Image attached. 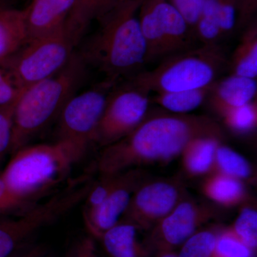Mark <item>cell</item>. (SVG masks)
Returning <instances> with one entry per match:
<instances>
[{
    "label": "cell",
    "instance_id": "6da1fadb",
    "mask_svg": "<svg viewBox=\"0 0 257 257\" xmlns=\"http://www.w3.org/2000/svg\"><path fill=\"white\" fill-rule=\"evenodd\" d=\"M204 137L224 138L221 125L210 116L148 113L127 136L104 147L97 160L98 172L107 176L145 166L168 165L192 140Z\"/></svg>",
    "mask_w": 257,
    "mask_h": 257
},
{
    "label": "cell",
    "instance_id": "ac0fdd59",
    "mask_svg": "<svg viewBox=\"0 0 257 257\" xmlns=\"http://www.w3.org/2000/svg\"><path fill=\"white\" fill-rule=\"evenodd\" d=\"M138 231L133 224L119 221L99 239L111 257H145L146 252L138 240Z\"/></svg>",
    "mask_w": 257,
    "mask_h": 257
},
{
    "label": "cell",
    "instance_id": "3957f363",
    "mask_svg": "<svg viewBox=\"0 0 257 257\" xmlns=\"http://www.w3.org/2000/svg\"><path fill=\"white\" fill-rule=\"evenodd\" d=\"M86 64L74 53L67 64L48 78L27 88L20 95L13 116L10 151H18L45 127L75 94L85 74Z\"/></svg>",
    "mask_w": 257,
    "mask_h": 257
},
{
    "label": "cell",
    "instance_id": "7402d4cb",
    "mask_svg": "<svg viewBox=\"0 0 257 257\" xmlns=\"http://www.w3.org/2000/svg\"><path fill=\"white\" fill-rule=\"evenodd\" d=\"M213 172L224 174L243 182L253 177V167L250 162L239 152L222 143L216 150Z\"/></svg>",
    "mask_w": 257,
    "mask_h": 257
},
{
    "label": "cell",
    "instance_id": "f546056e",
    "mask_svg": "<svg viewBox=\"0 0 257 257\" xmlns=\"http://www.w3.org/2000/svg\"><path fill=\"white\" fill-rule=\"evenodd\" d=\"M204 0H173L174 7L189 27L196 26L202 15Z\"/></svg>",
    "mask_w": 257,
    "mask_h": 257
},
{
    "label": "cell",
    "instance_id": "7c38bea8",
    "mask_svg": "<svg viewBox=\"0 0 257 257\" xmlns=\"http://www.w3.org/2000/svg\"><path fill=\"white\" fill-rule=\"evenodd\" d=\"M147 179L141 169L124 172L120 183L105 199L95 209L83 213L84 224L93 236L99 239L103 233L119 222L134 192Z\"/></svg>",
    "mask_w": 257,
    "mask_h": 257
},
{
    "label": "cell",
    "instance_id": "2e32d148",
    "mask_svg": "<svg viewBox=\"0 0 257 257\" xmlns=\"http://www.w3.org/2000/svg\"><path fill=\"white\" fill-rule=\"evenodd\" d=\"M221 140L214 137L192 140L180 155L184 173L190 177H201L213 172L216 150Z\"/></svg>",
    "mask_w": 257,
    "mask_h": 257
},
{
    "label": "cell",
    "instance_id": "d4e9b609",
    "mask_svg": "<svg viewBox=\"0 0 257 257\" xmlns=\"http://www.w3.org/2000/svg\"><path fill=\"white\" fill-rule=\"evenodd\" d=\"M236 236L248 247L256 250L257 247V211L248 202L241 205L238 216L231 226H229Z\"/></svg>",
    "mask_w": 257,
    "mask_h": 257
},
{
    "label": "cell",
    "instance_id": "9c48e42d",
    "mask_svg": "<svg viewBox=\"0 0 257 257\" xmlns=\"http://www.w3.org/2000/svg\"><path fill=\"white\" fill-rule=\"evenodd\" d=\"M150 92L133 79L108 95L94 143L109 146L127 136L148 114Z\"/></svg>",
    "mask_w": 257,
    "mask_h": 257
},
{
    "label": "cell",
    "instance_id": "484cf974",
    "mask_svg": "<svg viewBox=\"0 0 257 257\" xmlns=\"http://www.w3.org/2000/svg\"><path fill=\"white\" fill-rule=\"evenodd\" d=\"M256 250L248 247L228 226L218 230L211 257H256Z\"/></svg>",
    "mask_w": 257,
    "mask_h": 257
},
{
    "label": "cell",
    "instance_id": "4dcf8cb0",
    "mask_svg": "<svg viewBox=\"0 0 257 257\" xmlns=\"http://www.w3.org/2000/svg\"><path fill=\"white\" fill-rule=\"evenodd\" d=\"M218 18L221 33L224 37L232 31L236 23V11L233 0H220Z\"/></svg>",
    "mask_w": 257,
    "mask_h": 257
},
{
    "label": "cell",
    "instance_id": "7a4b0ae2",
    "mask_svg": "<svg viewBox=\"0 0 257 257\" xmlns=\"http://www.w3.org/2000/svg\"><path fill=\"white\" fill-rule=\"evenodd\" d=\"M140 0H121L100 19L101 26L91 37L81 57L99 69L106 80L136 73L147 63V50L140 21L135 11Z\"/></svg>",
    "mask_w": 257,
    "mask_h": 257
},
{
    "label": "cell",
    "instance_id": "836d02e7",
    "mask_svg": "<svg viewBox=\"0 0 257 257\" xmlns=\"http://www.w3.org/2000/svg\"><path fill=\"white\" fill-rule=\"evenodd\" d=\"M47 253V248L42 245L28 242L8 257H43Z\"/></svg>",
    "mask_w": 257,
    "mask_h": 257
},
{
    "label": "cell",
    "instance_id": "ffe728a7",
    "mask_svg": "<svg viewBox=\"0 0 257 257\" xmlns=\"http://www.w3.org/2000/svg\"><path fill=\"white\" fill-rule=\"evenodd\" d=\"M120 2L121 0H75L66 24L82 37L92 20L105 16Z\"/></svg>",
    "mask_w": 257,
    "mask_h": 257
},
{
    "label": "cell",
    "instance_id": "277c9868",
    "mask_svg": "<svg viewBox=\"0 0 257 257\" xmlns=\"http://www.w3.org/2000/svg\"><path fill=\"white\" fill-rule=\"evenodd\" d=\"M76 164L63 143L25 145L13 156L0 177L12 192L32 204L63 182Z\"/></svg>",
    "mask_w": 257,
    "mask_h": 257
},
{
    "label": "cell",
    "instance_id": "e0dca14e",
    "mask_svg": "<svg viewBox=\"0 0 257 257\" xmlns=\"http://www.w3.org/2000/svg\"><path fill=\"white\" fill-rule=\"evenodd\" d=\"M28 40L24 10L0 8V62L16 54Z\"/></svg>",
    "mask_w": 257,
    "mask_h": 257
},
{
    "label": "cell",
    "instance_id": "e575fe53",
    "mask_svg": "<svg viewBox=\"0 0 257 257\" xmlns=\"http://www.w3.org/2000/svg\"><path fill=\"white\" fill-rule=\"evenodd\" d=\"M157 257H178L174 251H161L157 253Z\"/></svg>",
    "mask_w": 257,
    "mask_h": 257
},
{
    "label": "cell",
    "instance_id": "cb8c5ba5",
    "mask_svg": "<svg viewBox=\"0 0 257 257\" xmlns=\"http://www.w3.org/2000/svg\"><path fill=\"white\" fill-rule=\"evenodd\" d=\"M219 116L231 133L241 136L249 135L257 126L256 99L245 105L228 109Z\"/></svg>",
    "mask_w": 257,
    "mask_h": 257
},
{
    "label": "cell",
    "instance_id": "ba28073f",
    "mask_svg": "<svg viewBox=\"0 0 257 257\" xmlns=\"http://www.w3.org/2000/svg\"><path fill=\"white\" fill-rule=\"evenodd\" d=\"M139 21L146 45L147 63L194 47L189 25L172 4L152 0Z\"/></svg>",
    "mask_w": 257,
    "mask_h": 257
},
{
    "label": "cell",
    "instance_id": "1f68e13d",
    "mask_svg": "<svg viewBox=\"0 0 257 257\" xmlns=\"http://www.w3.org/2000/svg\"><path fill=\"white\" fill-rule=\"evenodd\" d=\"M32 205L33 204L25 202L12 192L4 180L0 177V214L19 208L26 209Z\"/></svg>",
    "mask_w": 257,
    "mask_h": 257
},
{
    "label": "cell",
    "instance_id": "8992f818",
    "mask_svg": "<svg viewBox=\"0 0 257 257\" xmlns=\"http://www.w3.org/2000/svg\"><path fill=\"white\" fill-rule=\"evenodd\" d=\"M82 37L67 27L30 40L3 61L20 89L27 88L61 70L74 55Z\"/></svg>",
    "mask_w": 257,
    "mask_h": 257
},
{
    "label": "cell",
    "instance_id": "d590c367",
    "mask_svg": "<svg viewBox=\"0 0 257 257\" xmlns=\"http://www.w3.org/2000/svg\"><path fill=\"white\" fill-rule=\"evenodd\" d=\"M43 257H55V256H54L53 255L50 254V253H47V254L45 255V256H44Z\"/></svg>",
    "mask_w": 257,
    "mask_h": 257
},
{
    "label": "cell",
    "instance_id": "52a82bcc",
    "mask_svg": "<svg viewBox=\"0 0 257 257\" xmlns=\"http://www.w3.org/2000/svg\"><path fill=\"white\" fill-rule=\"evenodd\" d=\"M116 83L104 80L95 87L74 94L59 114L58 140L72 153L76 163L85 155L94 136L108 95Z\"/></svg>",
    "mask_w": 257,
    "mask_h": 257
},
{
    "label": "cell",
    "instance_id": "5b68a950",
    "mask_svg": "<svg viewBox=\"0 0 257 257\" xmlns=\"http://www.w3.org/2000/svg\"><path fill=\"white\" fill-rule=\"evenodd\" d=\"M228 64L220 45H202L170 56L153 70L135 74L132 79L157 94L192 90L211 86Z\"/></svg>",
    "mask_w": 257,
    "mask_h": 257
},
{
    "label": "cell",
    "instance_id": "603a6c76",
    "mask_svg": "<svg viewBox=\"0 0 257 257\" xmlns=\"http://www.w3.org/2000/svg\"><path fill=\"white\" fill-rule=\"evenodd\" d=\"M220 0H204L202 13L196 25L197 40L202 45H219L223 39L218 13Z\"/></svg>",
    "mask_w": 257,
    "mask_h": 257
},
{
    "label": "cell",
    "instance_id": "83f0119b",
    "mask_svg": "<svg viewBox=\"0 0 257 257\" xmlns=\"http://www.w3.org/2000/svg\"><path fill=\"white\" fill-rule=\"evenodd\" d=\"M18 99L10 104L0 106V160L10 149L13 116Z\"/></svg>",
    "mask_w": 257,
    "mask_h": 257
},
{
    "label": "cell",
    "instance_id": "4316f807",
    "mask_svg": "<svg viewBox=\"0 0 257 257\" xmlns=\"http://www.w3.org/2000/svg\"><path fill=\"white\" fill-rule=\"evenodd\" d=\"M219 229L197 231L181 246L178 257H211Z\"/></svg>",
    "mask_w": 257,
    "mask_h": 257
},
{
    "label": "cell",
    "instance_id": "44dd1931",
    "mask_svg": "<svg viewBox=\"0 0 257 257\" xmlns=\"http://www.w3.org/2000/svg\"><path fill=\"white\" fill-rule=\"evenodd\" d=\"M211 85L192 90L157 93L154 101L169 112L189 114L206 102Z\"/></svg>",
    "mask_w": 257,
    "mask_h": 257
},
{
    "label": "cell",
    "instance_id": "d6a6232c",
    "mask_svg": "<svg viewBox=\"0 0 257 257\" xmlns=\"http://www.w3.org/2000/svg\"><path fill=\"white\" fill-rule=\"evenodd\" d=\"M67 257H99L95 243L91 237L82 238L74 243Z\"/></svg>",
    "mask_w": 257,
    "mask_h": 257
},
{
    "label": "cell",
    "instance_id": "d6986e66",
    "mask_svg": "<svg viewBox=\"0 0 257 257\" xmlns=\"http://www.w3.org/2000/svg\"><path fill=\"white\" fill-rule=\"evenodd\" d=\"M228 67L231 74L256 79L257 29L255 25L243 32L229 60Z\"/></svg>",
    "mask_w": 257,
    "mask_h": 257
},
{
    "label": "cell",
    "instance_id": "5bb4252c",
    "mask_svg": "<svg viewBox=\"0 0 257 257\" xmlns=\"http://www.w3.org/2000/svg\"><path fill=\"white\" fill-rule=\"evenodd\" d=\"M256 79L230 74L213 83L207 101L216 114L245 105L256 99Z\"/></svg>",
    "mask_w": 257,
    "mask_h": 257
},
{
    "label": "cell",
    "instance_id": "30bf717a",
    "mask_svg": "<svg viewBox=\"0 0 257 257\" xmlns=\"http://www.w3.org/2000/svg\"><path fill=\"white\" fill-rule=\"evenodd\" d=\"M186 196L179 178L147 179L134 192L119 221L133 224L138 230L150 231Z\"/></svg>",
    "mask_w": 257,
    "mask_h": 257
},
{
    "label": "cell",
    "instance_id": "9a60e30c",
    "mask_svg": "<svg viewBox=\"0 0 257 257\" xmlns=\"http://www.w3.org/2000/svg\"><path fill=\"white\" fill-rule=\"evenodd\" d=\"M204 177L201 191L216 205L232 208L248 202L247 189L242 181L219 172H212Z\"/></svg>",
    "mask_w": 257,
    "mask_h": 257
},
{
    "label": "cell",
    "instance_id": "8fae6325",
    "mask_svg": "<svg viewBox=\"0 0 257 257\" xmlns=\"http://www.w3.org/2000/svg\"><path fill=\"white\" fill-rule=\"evenodd\" d=\"M217 210L214 206L189 199L187 196L177 204L151 230L145 252L148 251H174L182 244L203 225L214 219Z\"/></svg>",
    "mask_w": 257,
    "mask_h": 257
},
{
    "label": "cell",
    "instance_id": "f1b7e54d",
    "mask_svg": "<svg viewBox=\"0 0 257 257\" xmlns=\"http://www.w3.org/2000/svg\"><path fill=\"white\" fill-rule=\"evenodd\" d=\"M24 91L18 87L3 61L0 62V106L17 100Z\"/></svg>",
    "mask_w": 257,
    "mask_h": 257
},
{
    "label": "cell",
    "instance_id": "4fadbf2b",
    "mask_svg": "<svg viewBox=\"0 0 257 257\" xmlns=\"http://www.w3.org/2000/svg\"><path fill=\"white\" fill-rule=\"evenodd\" d=\"M75 0H32L24 9L28 41L64 28Z\"/></svg>",
    "mask_w": 257,
    "mask_h": 257
}]
</instances>
